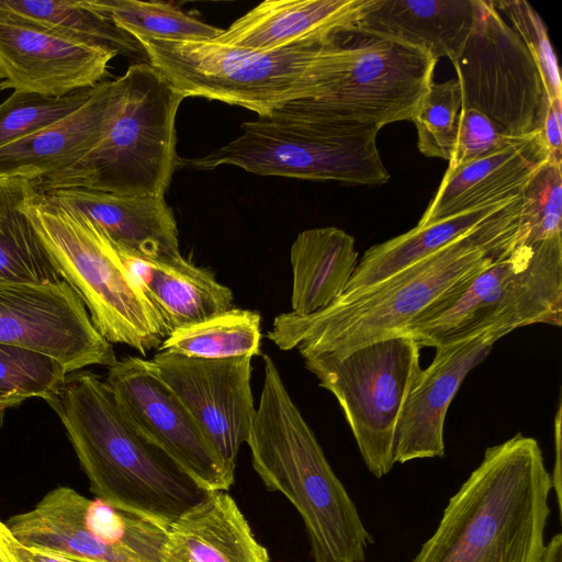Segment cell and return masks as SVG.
Segmentation results:
<instances>
[{"label":"cell","instance_id":"6da1fadb","mask_svg":"<svg viewBox=\"0 0 562 562\" xmlns=\"http://www.w3.org/2000/svg\"><path fill=\"white\" fill-rule=\"evenodd\" d=\"M519 212L520 194L451 244L346 303L308 315H278L268 338L303 356L341 353L402 334L517 244Z\"/></svg>","mask_w":562,"mask_h":562},{"label":"cell","instance_id":"7a4b0ae2","mask_svg":"<svg viewBox=\"0 0 562 562\" xmlns=\"http://www.w3.org/2000/svg\"><path fill=\"white\" fill-rule=\"evenodd\" d=\"M45 401L95 497L169 527L209 493L124 415L91 371L68 373Z\"/></svg>","mask_w":562,"mask_h":562},{"label":"cell","instance_id":"3957f363","mask_svg":"<svg viewBox=\"0 0 562 562\" xmlns=\"http://www.w3.org/2000/svg\"><path fill=\"white\" fill-rule=\"evenodd\" d=\"M551 488L536 439L487 448L413 562H541Z\"/></svg>","mask_w":562,"mask_h":562},{"label":"cell","instance_id":"277c9868","mask_svg":"<svg viewBox=\"0 0 562 562\" xmlns=\"http://www.w3.org/2000/svg\"><path fill=\"white\" fill-rule=\"evenodd\" d=\"M263 384L247 440L263 485L301 515L314 562H364L371 537L274 361L263 357Z\"/></svg>","mask_w":562,"mask_h":562},{"label":"cell","instance_id":"5b68a950","mask_svg":"<svg viewBox=\"0 0 562 562\" xmlns=\"http://www.w3.org/2000/svg\"><path fill=\"white\" fill-rule=\"evenodd\" d=\"M117 78V106L102 139L72 166L34 181L38 192L85 188L165 194L179 167L176 116L184 98L145 61Z\"/></svg>","mask_w":562,"mask_h":562},{"label":"cell","instance_id":"8992f818","mask_svg":"<svg viewBox=\"0 0 562 562\" xmlns=\"http://www.w3.org/2000/svg\"><path fill=\"white\" fill-rule=\"evenodd\" d=\"M240 128L238 137L207 155L180 158L179 167L234 166L260 176L352 186L390 180L376 146L378 126L277 110L243 122Z\"/></svg>","mask_w":562,"mask_h":562},{"label":"cell","instance_id":"52a82bcc","mask_svg":"<svg viewBox=\"0 0 562 562\" xmlns=\"http://www.w3.org/2000/svg\"><path fill=\"white\" fill-rule=\"evenodd\" d=\"M57 273L83 302L97 330L111 344L146 356L168 329L124 269L111 239L83 215L41 192L23 206Z\"/></svg>","mask_w":562,"mask_h":562},{"label":"cell","instance_id":"ba28073f","mask_svg":"<svg viewBox=\"0 0 562 562\" xmlns=\"http://www.w3.org/2000/svg\"><path fill=\"white\" fill-rule=\"evenodd\" d=\"M562 235L517 244L442 299L407 334L419 347H439L491 329L561 326Z\"/></svg>","mask_w":562,"mask_h":562},{"label":"cell","instance_id":"9c48e42d","mask_svg":"<svg viewBox=\"0 0 562 562\" xmlns=\"http://www.w3.org/2000/svg\"><path fill=\"white\" fill-rule=\"evenodd\" d=\"M147 63L183 97L217 100L267 117L312 94L314 65L327 44L311 42L254 50L211 41H170L133 35Z\"/></svg>","mask_w":562,"mask_h":562},{"label":"cell","instance_id":"30bf717a","mask_svg":"<svg viewBox=\"0 0 562 562\" xmlns=\"http://www.w3.org/2000/svg\"><path fill=\"white\" fill-rule=\"evenodd\" d=\"M361 36L351 46L327 44L313 68L311 97L281 108L379 128L411 121L438 60L406 43Z\"/></svg>","mask_w":562,"mask_h":562},{"label":"cell","instance_id":"8fae6325","mask_svg":"<svg viewBox=\"0 0 562 562\" xmlns=\"http://www.w3.org/2000/svg\"><path fill=\"white\" fill-rule=\"evenodd\" d=\"M420 347L407 334L367 342L341 353L303 355L305 368L338 401L368 470L387 474L402 407L417 382Z\"/></svg>","mask_w":562,"mask_h":562},{"label":"cell","instance_id":"7c38bea8","mask_svg":"<svg viewBox=\"0 0 562 562\" xmlns=\"http://www.w3.org/2000/svg\"><path fill=\"white\" fill-rule=\"evenodd\" d=\"M462 109H474L507 134L539 131L549 102L540 69L492 1L477 0L473 26L451 60Z\"/></svg>","mask_w":562,"mask_h":562},{"label":"cell","instance_id":"4fadbf2b","mask_svg":"<svg viewBox=\"0 0 562 562\" xmlns=\"http://www.w3.org/2000/svg\"><path fill=\"white\" fill-rule=\"evenodd\" d=\"M5 524L29 548L91 562H165L169 527L67 486L49 491Z\"/></svg>","mask_w":562,"mask_h":562},{"label":"cell","instance_id":"5bb4252c","mask_svg":"<svg viewBox=\"0 0 562 562\" xmlns=\"http://www.w3.org/2000/svg\"><path fill=\"white\" fill-rule=\"evenodd\" d=\"M0 342L46 355L67 373L116 362L112 344L94 327L78 294L65 281L0 283Z\"/></svg>","mask_w":562,"mask_h":562},{"label":"cell","instance_id":"9a60e30c","mask_svg":"<svg viewBox=\"0 0 562 562\" xmlns=\"http://www.w3.org/2000/svg\"><path fill=\"white\" fill-rule=\"evenodd\" d=\"M251 360V356L201 359L167 351L150 359L198 424L232 483L256 414Z\"/></svg>","mask_w":562,"mask_h":562},{"label":"cell","instance_id":"2e32d148","mask_svg":"<svg viewBox=\"0 0 562 562\" xmlns=\"http://www.w3.org/2000/svg\"><path fill=\"white\" fill-rule=\"evenodd\" d=\"M104 382L124 415L202 488L229 490L234 483L225 475L206 438L150 360L137 356L116 360L109 367Z\"/></svg>","mask_w":562,"mask_h":562},{"label":"cell","instance_id":"e0dca14e","mask_svg":"<svg viewBox=\"0 0 562 562\" xmlns=\"http://www.w3.org/2000/svg\"><path fill=\"white\" fill-rule=\"evenodd\" d=\"M116 52L0 13L1 89L59 98L104 81Z\"/></svg>","mask_w":562,"mask_h":562},{"label":"cell","instance_id":"ac0fdd59","mask_svg":"<svg viewBox=\"0 0 562 562\" xmlns=\"http://www.w3.org/2000/svg\"><path fill=\"white\" fill-rule=\"evenodd\" d=\"M507 334L491 329L436 348L431 363L422 370L402 407L395 430V463L443 457L445 419L454 395L469 372Z\"/></svg>","mask_w":562,"mask_h":562},{"label":"cell","instance_id":"d6986e66","mask_svg":"<svg viewBox=\"0 0 562 562\" xmlns=\"http://www.w3.org/2000/svg\"><path fill=\"white\" fill-rule=\"evenodd\" d=\"M119 94V78L104 80L68 116L0 146V178L36 181L76 164L104 136Z\"/></svg>","mask_w":562,"mask_h":562},{"label":"cell","instance_id":"ffe728a7","mask_svg":"<svg viewBox=\"0 0 562 562\" xmlns=\"http://www.w3.org/2000/svg\"><path fill=\"white\" fill-rule=\"evenodd\" d=\"M370 0H267L234 21L214 41L254 50H278L351 33Z\"/></svg>","mask_w":562,"mask_h":562},{"label":"cell","instance_id":"44dd1931","mask_svg":"<svg viewBox=\"0 0 562 562\" xmlns=\"http://www.w3.org/2000/svg\"><path fill=\"white\" fill-rule=\"evenodd\" d=\"M549 160L540 131L445 176L417 225H427L481 205L520 194L530 177Z\"/></svg>","mask_w":562,"mask_h":562},{"label":"cell","instance_id":"7402d4cb","mask_svg":"<svg viewBox=\"0 0 562 562\" xmlns=\"http://www.w3.org/2000/svg\"><path fill=\"white\" fill-rule=\"evenodd\" d=\"M43 194L87 217L116 244L150 257L181 254L177 222L164 195L85 188H61Z\"/></svg>","mask_w":562,"mask_h":562},{"label":"cell","instance_id":"603a6c76","mask_svg":"<svg viewBox=\"0 0 562 562\" xmlns=\"http://www.w3.org/2000/svg\"><path fill=\"white\" fill-rule=\"evenodd\" d=\"M476 7L477 0H370L351 33L398 41L451 61L471 32Z\"/></svg>","mask_w":562,"mask_h":562},{"label":"cell","instance_id":"cb8c5ba5","mask_svg":"<svg viewBox=\"0 0 562 562\" xmlns=\"http://www.w3.org/2000/svg\"><path fill=\"white\" fill-rule=\"evenodd\" d=\"M165 562H269L234 498L209 492L168 529Z\"/></svg>","mask_w":562,"mask_h":562},{"label":"cell","instance_id":"d4e9b609","mask_svg":"<svg viewBox=\"0 0 562 562\" xmlns=\"http://www.w3.org/2000/svg\"><path fill=\"white\" fill-rule=\"evenodd\" d=\"M292 313L308 315L329 306L345 291L359 262L355 238L328 226L301 232L291 245Z\"/></svg>","mask_w":562,"mask_h":562},{"label":"cell","instance_id":"484cf974","mask_svg":"<svg viewBox=\"0 0 562 562\" xmlns=\"http://www.w3.org/2000/svg\"><path fill=\"white\" fill-rule=\"evenodd\" d=\"M517 196L470 209L427 225H416L402 235L372 246L359 260L344 293L331 304L346 303L435 254L497 214Z\"/></svg>","mask_w":562,"mask_h":562},{"label":"cell","instance_id":"4316f807","mask_svg":"<svg viewBox=\"0 0 562 562\" xmlns=\"http://www.w3.org/2000/svg\"><path fill=\"white\" fill-rule=\"evenodd\" d=\"M144 293L161 316L168 333L234 307L232 290L218 282L211 271L193 265L181 254L153 257Z\"/></svg>","mask_w":562,"mask_h":562},{"label":"cell","instance_id":"83f0119b","mask_svg":"<svg viewBox=\"0 0 562 562\" xmlns=\"http://www.w3.org/2000/svg\"><path fill=\"white\" fill-rule=\"evenodd\" d=\"M35 192L32 180L0 178V283L44 284L61 280L23 209Z\"/></svg>","mask_w":562,"mask_h":562},{"label":"cell","instance_id":"f1b7e54d","mask_svg":"<svg viewBox=\"0 0 562 562\" xmlns=\"http://www.w3.org/2000/svg\"><path fill=\"white\" fill-rule=\"evenodd\" d=\"M260 314L233 307L173 329L158 350L201 359H229L260 355Z\"/></svg>","mask_w":562,"mask_h":562},{"label":"cell","instance_id":"f546056e","mask_svg":"<svg viewBox=\"0 0 562 562\" xmlns=\"http://www.w3.org/2000/svg\"><path fill=\"white\" fill-rule=\"evenodd\" d=\"M0 13L110 48L117 55L146 59L132 35L88 10L80 0H0Z\"/></svg>","mask_w":562,"mask_h":562},{"label":"cell","instance_id":"4dcf8cb0","mask_svg":"<svg viewBox=\"0 0 562 562\" xmlns=\"http://www.w3.org/2000/svg\"><path fill=\"white\" fill-rule=\"evenodd\" d=\"M93 13L130 35L170 41H211L223 29L202 22L167 2L139 0H80Z\"/></svg>","mask_w":562,"mask_h":562},{"label":"cell","instance_id":"1f68e13d","mask_svg":"<svg viewBox=\"0 0 562 562\" xmlns=\"http://www.w3.org/2000/svg\"><path fill=\"white\" fill-rule=\"evenodd\" d=\"M562 164L548 160L520 192L518 241L532 245L562 233Z\"/></svg>","mask_w":562,"mask_h":562},{"label":"cell","instance_id":"d6a6232c","mask_svg":"<svg viewBox=\"0 0 562 562\" xmlns=\"http://www.w3.org/2000/svg\"><path fill=\"white\" fill-rule=\"evenodd\" d=\"M461 105L457 79L432 82L411 119L417 131V147L423 155L449 161Z\"/></svg>","mask_w":562,"mask_h":562},{"label":"cell","instance_id":"836d02e7","mask_svg":"<svg viewBox=\"0 0 562 562\" xmlns=\"http://www.w3.org/2000/svg\"><path fill=\"white\" fill-rule=\"evenodd\" d=\"M93 88L59 98L13 91L0 103V146L68 116L90 98Z\"/></svg>","mask_w":562,"mask_h":562},{"label":"cell","instance_id":"e575fe53","mask_svg":"<svg viewBox=\"0 0 562 562\" xmlns=\"http://www.w3.org/2000/svg\"><path fill=\"white\" fill-rule=\"evenodd\" d=\"M55 359L21 347L0 342V395L45 400L67 375Z\"/></svg>","mask_w":562,"mask_h":562},{"label":"cell","instance_id":"d590c367","mask_svg":"<svg viewBox=\"0 0 562 562\" xmlns=\"http://www.w3.org/2000/svg\"><path fill=\"white\" fill-rule=\"evenodd\" d=\"M494 8L509 21V26L521 38L535 58L544 83L548 100H562V86L557 57L548 30L533 7L524 0L492 1ZM502 15V16H503Z\"/></svg>","mask_w":562,"mask_h":562},{"label":"cell","instance_id":"8d00e7d4","mask_svg":"<svg viewBox=\"0 0 562 562\" xmlns=\"http://www.w3.org/2000/svg\"><path fill=\"white\" fill-rule=\"evenodd\" d=\"M524 137V136H522ZM520 137L507 134L474 109H460L454 147L447 170H454L503 148Z\"/></svg>","mask_w":562,"mask_h":562},{"label":"cell","instance_id":"74e56055","mask_svg":"<svg viewBox=\"0 0 562 562\" xmlns=\"http://www.w3.org/2000/svg\"><path fill=\"white\" fill-rule=\"evenodd\" d=\"M539 131L549 160L562 164V100L548 102Z\"/></svg>","mask_w":562,"mask_h":562},{"label":"cell","instance_id":"f35d334b","mask_svg":"<svg viewBox=\"0 0 562 562\" xmlns=\"http://www.w3.org/2000/svg\"><path fill=\"white\" fill-rule=\"evenodd\" d=\"M0 562H30L29 549L0 520Z\"/></svg>","mask_w":562,"mask_h":562},{"label":"cell","instance_id":"ab89813d","mask_svg":"<svg viewBox=\"0 0 562 562\" xmlns=\"http://www.w3.org/2000/svg\"><path fill=\"white\" fill-rule=\"evenodd\" d=\"M30 562H91L85 559L71 557L57 551L29 548Z\"/></svg>","mask_w":562,"mask_h":562},{"label":"cell","instance_id":"60d3db41","mask_svg":"<svg viewBox=\"0 0 562 562\" xmlns=\"http://www.w3.org/2000/svg\"><path fill=\"white\" fill-rule=\"evenodd\" d=\"M555 468L553 471V476L551 477L552 488L557 492L558 505L561 508V468H560V453H561V406L557 412L555 416Z\"/></svg>","mask_w":562,"mask_h":562},{"label":"cell","instance_id":"b9f144b4","mask_svg":"<svg viewBox=\"0 0 562 562\" xmlns=\"http://www.w3.org/2000/svg\"><path fill=\"white\" fill-rule=\"evenodd\" d=\"M541 562H562V536L560 533L544 546Z\"/></svg>","mask_w":562,"mask_h":562},{"label":"cell","instance_id":"7bdbcfd3","mask_svg":"<svg viewBox=\"0 0 562 562\" xmlns=\"http://www.w3.org/2000/svg\"><path fill=\"white\" fill-rule=\"evenodd\" d=\"M24 400L14 396H1L0 395V431L3 426L4 414L8 408L20 405Z\"/></svg>","mask_w":562,"mask_h":562},{"label":"cell","instance_id":"ee69618b","mask_svg":"<svg viewBox=\"0 0 562 562\" xmlns=\"http://www.w3.org/2000/svg\"><path fill=\"white\" fill-rule=\"evenodd\" d=\"M2 80H3V78H2V74H1V71H0V92L2 91V89H1V82H2Z\"/></svg>","mask_w":562,"mask_h":562}]
</instances>
